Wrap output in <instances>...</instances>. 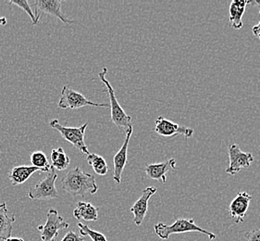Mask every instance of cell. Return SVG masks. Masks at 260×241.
Listing matches in <instances>:
<instances>
[{
  "label": "cell",
  "instance_id": "6da1fadb",
  "mask_svg": "<svg viewBox=\"0 0 260 241\" xmlns=\"http://www.w3.org/2000/svg\"><path fill=\"white\" fill-rule=\"evenodd\" d=\"M63 190L73 197H85L87 193L94 195L99 190L94 175L85 173L80 167H75L61 179Z\"/></svg>",
  "mask_w": 260,
  "mask_h": 241
},
{
  "label": "cell",
  "instance_id": "7a4b0ae2",
  "mask_svg": "<svg viewBox=\"0 0 260 241\" xmlns=\"http://www.w3.org/2000/svg\"><path fill=\"white\" fill-rule=\"evenodd\" d=\"M154 229H155V233L161 239H168L172 235L183 234V233H188V232L201 233V234H204L208 236L210 240H214L217 237V236L213 233L197 226L194 223V219L179 218V219H176L171 226H168L163 223H158L154 226Z\"/></svg>",
  "mask_w": 260,
  "mask_h": 241
},
{
  "label": "cell",
  "instance_id": "3957f363",
  "mask_svg": "<svg viewBox=\"0 0 260 241\" xmlns=\"http://www.w3.org/2000/svg\"><path fill=\"white\" fill-rule=\"evenodd\" d=\"M108 74V69L104 67L103 70L99 74V77L100 81L106 85L107 92L110 98V108L111 110V116L110 120L114 124L115 126L120 127V128H126V130L130 127L132 125V117L126 114L124 110L120 107L119 101L116 98L114 89L110 84V82L106 79V74Z\"/></svg>",
  "mask_w": 260,
  "mask_h": 241
},
{
  "label": "cell",
  "instance_id": "277c9868",
  "mask_svg": "<svg viewBox=\"0 0 260 241\" xmlns=\"http://www.w3.org/2000/svg\"><path fill=\"white\" fill-rule=\"evenodd\" d=\"M49 126L56 131L58 132L65 140H67L73 146L78 148L80 152H83V154L85 155L90 154L88 147L84 143V135H85V130L88 126V123H85L83 126L79 127H66V126H60L57 119H54L49 123Z\"/></svg>",
  "mask_w": 260,
  "mask_h": 241
},
{
  "label": "cell",
  "instance_id": "5b68a950",
  "mask_svg": "<svg viewBox=\"0 0 260 241\" xmlns=\"http://www.w3.org/2000/svg\"><path fill=\"white\" fill-rule=\"evenodd\" d=\"M57 178V173H56V170L51 167L50 171L47 173V177L30 189L28 192V197L32 200L57 199L58 193L56 188Z\"/></svg>",
  "mask_w": 260,
  "mask_h": 241
},
{
  "label": "cell",
  "instance_id": "8992f818",
  "mask_svg": "<svg viewBox=\"0 0 260 241\" xmlns=\"http://www.w3.org/2000/svg\"><path fill=\"white\" fill-rule=\"evenodd\" d=\"M85 106H92V107H104L109 108L110 104L106 103H94L87 100L83 95L71 89L68 85H64L61 90L60 99L58 101L57 107L62 110H77Z\"/></svg>",
  "mask_w": 260,
  "mask_h": 241
},
{
  "label": "cell",
  "instance_id": "52a82bcc",
  "mask_svg": "<svg viewBox=\"0 0 260 241\" xmlns=\"http://www.w3.org/2000/svg\"><path fill=\"white\" fill-rule=\"evenodd\" d=\"M70 225L63 219L58 212L50 209L47 215V222L43 226H37V230L41 233L42 241H56L59 231L68 228Z\"/></svg>",
  "mask_w": 260,
  "mask_h": 241
},
{
  "label": "cell",
  "instance_id": "ba28073f",
  "mask_svg": "<svg viewBox=\"0 0 260 241\" xmlns=\"http://www.w3.org/2000/svg\"><path fill=\"white\" fill-rule=\"evenodd\" d=\"M229 152V166L225 172L230 175H235L243 169L249 168L254 162V157L250 152L241 150L239 145L232 144L228 148Z\"/></svg>",
  "mask_w": 260,
  "mask_h": 241
},
{
  "label": "cell",
  "instance_id": "9c48e42d",
  "mask_svg": "<svg viewBox=\"0 0 260 241\" xmlns=\"http://www.w3.org/2000/svg\"><path fill=\"white\" fill-rule=\"evenodd\" d=\"M154 131L156 132L158 136L165 137L183 136L185 138H190L193 136V130L192 128L180 126L172 120H168L163 116H158L156 118Z\"/></svg>",
  "mask_w": 260,
  "mask_h": 241
},
{
  "label": "cell",
  "instance_id": "30bf717a",
  "mask_svg": "<svg viewBox=\"0 0 260 241\" xmlns=\"http://www.w3.org/2000/svg\"><path fill=\"white\" fill-rule=\"evenodd\" d=\"M61 4L62 2L60 0H37L32 3V6L35 7L36 10V18L37 21L39 22V20L41 16L44 13H47L50 15L57 17L62 22L71 24L73 21L69 20L68 18L65 16L61 11Z\"/></svg>",
  "mask_w": 260,
  "mask_h": 241
},
{
  "label": "cell",
  "instance_id": "8fae6325",
  "mask_svg": "<svg viewBox=\"0 0 260 241\" xmlns=\"http://www.w3.org/2000/svg\"><path fill=\"white\" fill-rule=\"evenodd\" d=\"M133 126H131L126 132V138H125L123 145L120 147V150L115 154L114 159H113V164H114V172H113V179L115 183L120 184L121 182V175L123 173L125 165L128 162L127 155H128V147H129V143H130L131 137L133 135Z\"/></svg>",
  "mask_w": 260,
  "mask_h": 241
},
{
  "label": "cell",
  "instance_id": "7c38bea8",
  "mask_svg": "<svg viewBox=\"0 0 260 241\" xmlns=\"http://www.w3.org/2000/svg\"><path fill=\"white\" fill-rule=\"evenodd\" d=\"M157 189L154 187H149L143 190L140 198L131 208V213L134 215V223L136 226H141L146 217L148 210V201L153 195H155Z\"/></svg>",
  "mask_w": 260,
  "mask_h": 241
},
{
  "label": "cell",
  "instance_id": "4fadbf2b",
  "mask_svg": "<svg viewBox=\"0 0 260 241\" xmlns=\"http://www.w3.org/2000/svg\"><path fill=\"white\" fill-rule=\"evenodd\" d=\"M252 196L247 192H239L229 205L231 217L235 220L236 224L244 221L246 213L249 208Z\"/></svg>",
  "mask_w": 260,
  "mask_h": 241
},
{
  "label": "cell",
  "instance_id": "5bb4252c",
  "mask_svg": "<svg viewBox=\"0 0 260 241\" xmlns=\"http://www.w3.org/2000/svg\"><path fill=\"white\" fill-rule=\"evenodd\" d=\"M176 160L170 159L164 163L146 164L145 172L148 178L165 184L167 181V173L174 170L176 168Z\"/></svg>",
  "mask_w": 260,
  "mask_h": 241
},
{
  "label": "cell",
  "instance_id": "9a60e30c",
  "mask_svg": "<svg viewBox=\"0 0 260 241\" xmlns=\"http://www.w3.org/2000/svg\"><path fill=\"white\" fill-rule=\"evenodd\" d=\"M37 172H42L41 169L35 167V166H25V165H21V166H16L12 168L11 172L9 173V179L12 184V186H19L25 183L29 180L31 175Z\"/></svg>",
  "mask_w": 260,
  "mask_h": 241
},
{
  "label": "cell",
  "instance_id": "2e32d148",
  "mask_svg": "<svg viewBox=\"0 0 260 241\" xmlns=\"http://www.w3.org/2000/svg\"><path fill=\"white\" fill-rule=\"evenodd\" d=\"M247 0H234L231 2L229 9V19L232 26L239 30L243 27V16L245 15Z\"/></svg>",
  "mask_w": 260,
  "mask_h": 241
},
{
  "label": "cell",
  "instance_id": "e0dca14e",
  "mask_svg": "<svg viewBox=\"0 0 260 241\" xmlns=\"http://www.w3.org/2000/svg\"><path fill=\"white\" fill-rule=\"evenodd\" d=\"M15 215H9L7 203L3 202L0 204V240L8 239L11 237L13 223L15 222Z\"/></svg>",
  "mask_w": 260,
  "mask_h": 241
},
{
  "label": "cell",
  "instance_id": "ac0fdd59",
  "mask_svg": "<svg viewBox=\"0 0 260 241\" xmlns=\"http://www.w3.org/2000/svg\"><path fill=\"white\" fill-rule=\"evenodd\" d=\"M99 208L89 202L79 201L75 210H73V216L79 221L94 222L99 219Z\"/></svg>",
  "mask_w": 260,
  "mask_h": 241
},
{
  "label": "cell",
  "instance_id": "d6986e66",
  "mask_svg": "<svg viewBox=\"0 0 260 241\" xmlns=\"http://www.w3.org/2000/svg\"><path fill=\"white\" fill-rule=\"evenodd\" d=\"M50 159H51V163H52L51 166L57 171L66 170L71 163L70 158L67 156V154L65 153L62 147L53 149L50 154Z\"/></svg>",
  "mask_w": 260,
  "mask_h": 241
},
{
  "label": "cell",
  "instance_id": "ffe728a7",
  "mask_svg": "<svg viewBox=\"0 0 260 241\" xmlns=\"http://www.w3.org/2000/svg\"><path fill=\"white\" fill-rule=\"evenodd\" d=\"M86 161L89 165H91L94 173L99 175H106L110 172V167L106 163L104 158L98 154H89L86 157Z\"/></svg>",
  "mask_w": 260,
  "mask_h": 241
},
{
  "label": "cell",
  "instance_id": "44dd1931",
  "mask_svg": "<svg viewBox=\"0 0 260 241\" xmlns=\"http://www.w3.org/2000/svg\"><path fill=\"white\" fill-rule=\"evenodd\" d=\"M30 160H31V163L32 164V166L41 169L43 173H48L50 171L51 167H52L51 164H49V163H48V160H47L46 153L40 152V150L32 152L31 154Z\"/></svg>",
  "mask_w": 260,
  "mask_h": 241
},
{
  "label": "cell",
  "instance_id": "7402d4cb",
  "mask_svg": "<svg viewBox=\"0 0 260 241\" xmlns=\"http://www.w3.org/2000/svg\"><path fill=\"white\" fill-rule=\"evenodd\" d=\"M77 226L80 228L81 236H88L92 241H108L104 234L91 229L87 225H83L82 223H78Z\"/></svg>",
  "mask_w": 260,
  "mask_h": 241
},
{
  "label": "cell",
  "instance_id": "603a6c76",
  "mask_svg": "<svg viewBox=\"0 0 260 241\" xmlns=\"http://www.w3.org/2000/svg\"><path fill=\"white\" fill-rule=\"evenodd\" d=\"M10 5H16L20 7L23 11L26 12L28 15L30 16V18L32 21V25H37L38 21H37V18L35 16V13L31 11V6L29 5L28 1L26 0H11L10 2Z\"/></svg>",
  "mask_w": 260,
  "mask_h": 241
},
{
  "label": "cell",
  "instance_id": "cb8c5ba5",
  "mask_svg": "<svg viewBox=\"0 0 260 241\" xmlns=\"http://www.w3.org/2000/svg\"><path fill=\"white\" fill-rule=\"evenodd\" d=\"M60 241H85V239L83 236H80L76 232L69 231Z\"/></svg>",
  "mask_w": 260,
  "mask_h": 241
},
{
  "label": "cell",
  "instance_id": "d4e9b609",
  "mask_svg": "<svg viewBox=\"0 0 260 241\" xmlns=\"http://www.w3.org/2000/svg\"><path fill=\"white\" fill-rule=\"evenodd\" d=\"M245 236L247 241H260V229L249 231Z\"/></svg>",
  "mask_w": 260,
  "mask_h": 241
},
{
  "label": "cell",
  "instance_id": "484cf974",
  "mask_svg": "<svg viewBox=\"0 0 260 241\" xmlns=\"http://www.w3.org/2000/svg\"><path fill=\"white\" fill-rule=\"evenodd\" d=\"M259 14H260V9H259ZM252 32H253V35L255 37H257L260 40V21L256 25L252 28Z\"/></svg>",
  "mask_w": 260,
  "mask_h": 241
},
{
  "label": "cell",
  "instance_id": "4316f807",
  "mask_svg": "<svg viewBox=\"0 0 260 241\" xmlns=\"http://www.w3.org/2000/svg\"><path fill=\"white\" fill-rule=\"evenodd\" d=\"M5 241H24V239H22L21 237H9L8 239H6Z\"/></svg>",
  "mask_w": 260,
  "mask_h": 241
},
{
  "label": "cell",
  "instance_id": "83f0119b",
  "mask_svg": "<svg viewBox=\"0 0 260 241\" xmlns=\"http://www.w3.org/2000/svg\"><path fill=\"white\" fill-rule=\"evenodd\" d=\"M7 24V19L5 17L0 18V25H6Z\"/></svg>",
  "mask_w": 260,
  "mask_h": 241
}]
</instances>
